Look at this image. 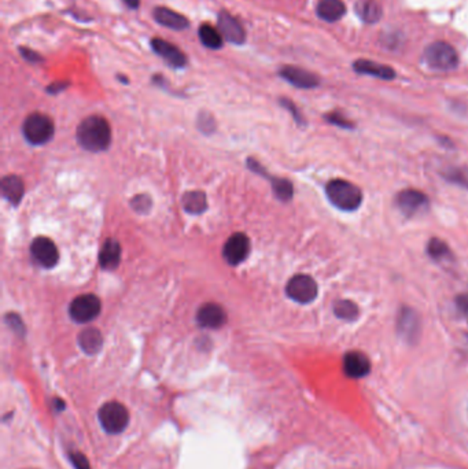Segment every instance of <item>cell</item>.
Segmentation results:
<instances>
[{"mask_svg":"<svg viewBox=\"0 0 468 469\" xmlns=\"http://www.w3.org/2000/svg\"><path fill=\"white\" fill-rule=\"evenodd\" d=\"M78 345L85 354L94 355L100 352V349L103 346V336L97 328H87L80 333Z\"/></svg>","mask_w":468,"mask_h":469,"instance_id":"cell-21","label":"cell"},{"mask_svg":"<svg viewBox=\"0 0 468 469\" xmlns=\"http://www.w3.org/2000/svg\"><path fill=\"white\" fill-rule=\"evenodd\" d=\"M326 119L332 125L344 128V129H353L354 128V124L351 122V119H348L344 114H341L338 112H332L330 114H327Z\"/></svg>","mask_w":468,"mask_h":469,"instance_id":"cell-29","label":"cell"},{"mask_svg":"<svg viewBox=\"0 0 468 469\" xmlns=\"http://www.w3.org/2000/svg\"><path fill=\"white\" fill-rule=\"evenodd\" d=\"M356 14L366 23H376L382 18V7L375 0H360L356 3Z\"/></svg>","mask_w":468,"mask_h":469,"instance_id":"cell-22","label":"cell"},{"mask_svg":"<svg viewBox=\"0 0 468 469\" xmlns=\"http://www.w3.org/2000/svg\"><path fill=\"white\" fill-rule=\"evenodd\" d=\"M146 198L147 196L140 195L132 200V205H134V207L137 209V212H147L151 207V200L150 199L143 202Z\"/></svg>","mask_w":468,"mask_h":469,"instance_id":"cell-31","label":"cell"},{"mask_svg":"<svg viewBox=\"0 0 468 469\" xmlns=\"http://www.w3.org/2000/svg\"><path fill=\"white\" fill-rule=\"evenodd\" d=\"M129 9H137L140 6V0H122Z\"/></svg>","mask_w":468,"mask_h":469,"instance_id":"cell-36","label":"cell"},{"mask_svg":"<svg viewBox=\"0 0 468 469\" xmlns=\"http://www.w3.org/2000/svg\"><path fill=\"white\" fill-rule=\"evenodd\" d=\"M456 303L459 306V309L463 313L468 314V293H463V295H459L456 298Z\"/></svg>","mask_w":468,"mask_h":469,"instance_id":"cell-34","label":"cell"},{"mask_svg":"<svg viewBox=\"0 0 468 469\" xmlns=\"http://www.w3.org/2000/svg\"><path fill=\"white\" fill-rule=\"evenodd\" d=\"M121 261V246L117 240L107 239L99 253L100 266L105 269H116Z\"/></svg>","mask_w":468,"mask_h":469,"instance_id":"cell-20","label":"cell"},{"mask_svg":"<svg viewBox=\"0 0 468 469\" xmlns=\"http://www.w3.org/2000/svg\"><path fill=\"white\" fill-rule=\"evenodd\" d=\"M353 68L360 75H367L372 77L381 78V80H393L395 77L394 69L390 66L368 60V59H358L353 63Z\"/></svg>","mask_w":468,"mask_h":469,"instance_id":"cell-17","label":"cell"},{"mask_svg":"<svg viewBox=\"0 0 468 469\" xmlns=\"http://www.w3.org/2000/svg\"><path fill=\"white\" fill-rule=\"evenodd\" d=\"M326 195L332 206L348 213L357 210L363 202L361 190L356 184L342 178H335L327 183Z\"/></svg>","mask_w":468,"mask_h":469,"instance_id":"cell-2","label":"cell"},{"mask_svg":"<svg viewBox=\"0 0 468 469\" xmlns=\"http://www.w3.org/2000/svg\"><path fill=\"white\" fill-rule=\"evenodd\" d=\"M78 140L88 151L99 153L106 150L112 143V129L109 122L99 116L85 118L78 125Z\"/></svg>","mask_w":468,"mask_h":469,"instance_id":"cell-1","label":"cell"},{"mask_svg":"<svg viewBox=\"0 0 468 469\" xmlns=\"http://www.w3.org/2000/svg\"><path fill=\"white\" fill-rule=\"evenodd\" d=\"M272 185L275 194L280 200L287 202L293 198V184L289 180H286V178H272Z\"/></svg>","mask_w":468,"mask_h":469,"instance_id":"cell-28","label":"cell"},{"mask_svg":"<svg viewBox=\"0 0 468 469\" xmlns=\"http://www.w3.org/2000/svg\"><path fill=\"white\" fill-rule=\"evenodd\" d=\"M425 62L434 70L448 72L457 68L459 55L456 50L445 41H435L430 44L423 54Z\"/></svg>","mask_w":468,"mask_h":469,"instance_id":"cell-3","label":"cell"},{"mask_svg":"<svg viewBox=\"0 0 468 469\" xmlns=\"http://www.w3.org/2000/svg\"><path fill=\"white\" fill-rule=\"evenodd\" d=\"M334 314L344 321H354L358 317V306L351 299H339L332 306Z\"/></svg>","mask_w":468,"mask_h":469,"instance_id":"cell-27","label":"cell"},{"mask_svg":"<svg viewBox=\"0 0 468 469\" xmlns=\"http://www.w3.org/2000/svg\"><path fill=\"white\" fill-rule=\"evenodd\" d=\"M21 57L22 58L26 59L28 62H32V63H36V62H41L43 58L40 57L38 53L26 48V47H21L20 48Z\"/></svg>","mask_w":468,"mask_h":469,"instance_id":"cell-32","label":"cell"},{"mask_svg":"<svg viewBox=\"0 0 468 469\" xmlns=\"http://www.w3.org/2000/svg\"><path fill=\"white\" fill-rule=\"evenodd\" d=\"M98 419L103 430L117 435L128 427L129 411L119 402H107L99 409Z\"/></svg>","mask_w":468,"mask_h":469,"instance_id":"cell-4","label":"cell"},{"mask_svg":"<svg viewBox=\"0 0 468 469\" xmlns=\"http://www.w3.org/2000/svg\"><path fill=\"white\" fill-rule=\"evenodd\" d=\"M69 458H70L75 469H92L90 465V463H88V460H87V457L84 454L78 453V451L69 453Z\"/></svg>","mask_w":468,"mask_h":469,"instance_id":"cell-30","label":"cell"},{"mask_svg":"<svg viewBox=\"0 0 468 469\" xmlns=\"http://www.w3.org/2000/svg\"><path fill=\"white\" fill-rule=\"evenodd\" d=\"M250 252V240L245 234H235L225 242L223 255L231 265H239Z\"/></svg>","mask_w":468,"mask_h":469,"instance_id":"cell-11","label":"cell"},{"mask_svg":"<svg viewBox=\"0 0 468 469\" xmlns=\"http://www.w3.org/2000/svg\"><path fill=\"white\" fill-rule=\"evenodd\" d=\"M286 293L290 299H293L294 302L307 305L316 299L319 293V287L312 276L295 274L289 280L286 286Z\"/></svg>","mask_w":468,"mask_h":469,"instance_id":"cell-6","label":"cell"},{"mask_svg":"<svg viewBox=\"0 0 468 469\" xmlns=\"http://www.w3.org/2000/svg\"><path fill=\"white\" fill-rule=\"evenodd\" d=\"M397 333L407 343H416L420 336V318L412 308L403 306L397 314Z\"/></svg>","mask_w":468,"mask_h":469,"instance_id":"cell-8","label":"cell"},{"mask_svg":"<svg viewBox=\"0 0 468 469\" xmlns=\"http://www.w3.org/2000/svg\"><path fill=\"white\" fill-rule=\"evenodd\" d=\"M227 314L217 303H205L196 314V321L202 328H220L224 325Z\"/></svg>","mask_w":468,"mask_h":469,"instance_id":"cell-15","label":"cell"},{"mask_svg":"<svg viewBox=\"0 0 468 469\" xmlns=\"http://www.w3.org/2000/svg\"><path fill=\"white\" fill-rule=\"evenodd\" d=\"M153 16L159 25L174 31H184L190 26V22L184 16L176 13L168 7H156Z\"/></svg>","mask_w":468,"mask_h":469,"instance_id":"cell-18","label":"cell"},{"mask_svg":"<svg viewBox=\"0 0 468 469\" xmlns=\"http://www.w3.org/2000/svg\"><path fill=\"white\" fill-rule=\"evenodd\" d=\"M100 309L102 303L98 296L92 293H84L73 299L69 313L76 323H90L98 317Z\"/></svg>","mask_w":468,"mask_h":469,"instance_id":"cell-7","label":"cell"},{"mask_svg":"<svg viewBox=\"0 0 468 469\" xmlns=\"http://www.w3.org/2000/svg\"><path fill=\"white\" fill-rule=\"evenodd\" d=\"M31 254L43 268L50 269L58 264V249L48 237H36L31 244Z\"/></svg>","mask_w":468,"mask_h":469,"instance_id":"cell-10","label":"cell"},{"mask_svg":"<svg viewBox=\"0 0 468 469\" xmlns=\"http://www.w3.org/2000/svg\"><path fill=\"white\" fill-rule=\"evenodd\" d=\"M395 205L403 215L413 217L427 210L429 196L418 190H404L395 196Z\"/></svg>","mask_w":468,"mask_h":469,"instance_id":"cell-9","label":"cell"},{"mask_svg":"<svg viewBox=\"0 0 468 469\" xmlns=\"http://www.w3.org/2000/svg\"><path fill=\"white\" fill-rule=\"evenodd\" d=\"M279 75H280V77L284 78L287 82H290L294 87L302 88V90L316 88L320 84V80L316 75H313V73L305 70V69L295 68V66L282 68Z\"/></svg>","mask_w":468,"mask_h":469,"instance_id":"cell-13","label":"cell"},{"mask_svg":"<svg viewBox=\"0 0 468 469\" xmlns=\"http://www.w3.org/2000/svg\"><path fill=\"white\" fill-rule=\"evenodd\" d=\"M316 13L326 22H335L345 16L346 6L342 0H320L317 3Z\"/></svg>","mask_w":468,"mask_h":469,"instance_id":"cell-19","label":"cell"},{"mask_svg":"<svg viewBox=\"0 0 468 469\" xmlns=\"http://www.w3.org/2000/svg\"><path fill=\"white\" fill-rule=\"evenodd\" d=\"M23 181L20 177L6 176L1 180V194L10 202L17 205L23 196Z\"/></svg>","mask_w":468,"mask_h":469,"instance_id":"cell-23","label":"cell"},{"mask_svg":"<svg viewBox=\"0 0 468 469\" xmlns=\"http://www.w3.org/2000/svg\"><path fill=\"white\" fill-rule=\"evenodd\" d=\"M66 82H57V84H53V85H50L48 87V92L50 94H58L59 91H62V90H65L66 88Z\"/></svg>","mask_w":468,"mask_h":469,"instance_id":"cell-35","label":"cell"},{"mask_svg":"<svg viewBox=\"0 0 468 469\" xmlns=\"http://www.w3.org/2000/svg\"><path fill=\"white\" fill-rule=\"evenodd\" d=\"M183 206L191 215H201L208 209L206 195L202 191H190L183 196Z\"/></svg>","mask_w":468,"mask_h":469,"instance_id":"cell-24","label":"cell"},{"mask_svg":"<svg viewBox=\"0 0 468 469\" xmlns=\"http://www.w3.org/2000/svg\"><path fill=\"white\" fill-rule=\"evenodd\" d=\"M427 254L430 255L431 259H434L437 262H445L453 258L448 244L438 237L430 239V242L427 243Z\"/></svg>","mask_w":468,"mask_h":469,"instance_id":"cell-26","label":"cell"},{"mask_svg":"<svg viewBox=\"0 0 468 469\" xmlns=\"http://www.w3.org/2000/svg\"><path fill=\"white\" fill-rule=\"evenodd\" d=\"M344 371L351 379H360L371 372L370 358L361 352H349L344 357Z\"/></svg>","mask_w":468,"mask_h":469,"instance_id":"cell-14","label":"cell"},{"mask_svg":"<svg viewBox=\"0 0 468 469\" xmlns=\"http://www.w3.org/2000/svg\"><path fill=\"white\" fill-rule=\"evenodd\" d=\"M151 47L156 54L161 58L165 59L171 66H174V68L186 66L187 58H186L184 53L174 44H171L169 41L156 38V39L151 40Z\"/></svg>","mask_w":468,"mask_h":469,"instance_id":"cell-16","label":"cell"},{"mask_svg":"<svg viewBox=\"0 0 468 469\" xmlns=\"http://www.w3.org/2000/svg\"><path fill=\"white\" fill-rule=\"evenodd\" d=\"M282 104L293 114V117L295 118V121L298 122V124H304V118H302V116L299 114V112L297 110V107L294 106L293 102H290V100H287V99H282Z\"/></svg>","mask_w":468,"mask_h":469,"instance_id":"cell-33","label":"cell"},{"mask_svg":"<svg viewBox=\"0 0 468 469\" xmlns=\"http://www.w3.org/2000/svg\"><path fill=\"white\" fill-rule=\"evenodd\" d=\"M54 129L55 128L53 119L40 113L31 114L22 125V132L25 139L36 146L44 144L48 140H51V137L54 136Z\"/></svg>","mask_w":468,"mask_h":469,"instance_id":"cell-5","label":"cell"},{"mask_svg":"<svg viewBox=\"0 0 468 469\" xmlns=\"http://www.w3.org/2000/svg\"><path fill=\"white\" fill-rule=\"evenodd\" d=\"M198 33H199V39L205 47H208L211 50H218L223 47L224 38L215 26H212L209 23H203V25H201Z\"/></svg>","mask_w":468,"mask_h":469,"instance_id":"cell-25","label":"cell"},{"mask_svg":"<svg viewBox=\"0 0 468 469\" xmlns=\"http://www.w3.org/2000/svg\"><path fill=\"white\" fill-rule=\"evenodd\" d=\"M218 31L223 38L233 44H243L246 40V32L240 22L227 11H221L217 18Z\"/></svg>","mask_w":468,"mask_h":469,"instance_id":"cell-12","label":"cell"}]
</instances>
